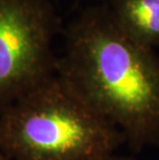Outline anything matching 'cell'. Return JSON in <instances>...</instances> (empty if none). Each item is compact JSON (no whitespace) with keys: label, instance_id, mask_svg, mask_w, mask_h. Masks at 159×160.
Instances as JSON below:
<instances>
[{"label":"cell","instance_id":"cell-1","mask_svg":"<svg viewBox=\"0 0 159 160\" xmlns=\"http://www.w3.org/2000/svg\"><path fill=\"white\" fill-rule=\"evenodd\" d=\"M56 74L122 132L132 150L159 147V58L121 31L107 8L86 9L64 31Z\"/></svg>","mask_w":159,"mask_h":160},{"label":"cell","instance_id":"cell-2","mask_svg":"<svg viewBox=\"0 0 159 160\" xmlns=\"http://www.w3.org/2000/svg\"><path fill=\"white\" fill-rule=\"evenodd\" d=\"M125 138L58 74L0 114V147L12 160H94Z\"/></svg>","mask_w":159,"mask_h":160},{"label":"cell","instance_id":"cell-3","mask_svg":"<svg viewBox=\"0 0 159 160\" xmlns=\"http://www.w3.org/2000/svg\"><path fill=\"white\" fill-rule=\"evenodd\" d=\"M52 0H0V114L56 73Z\"/></svg>","mask_w":159,"mask_h":160},{"label":"cell","instance_id":"cell-4","mask_svg":"<svg viewBox=\"0 0 159 160\" xmlns=\"http://www.w3.org/2000/svg\"><path fill=\"white\" fill-rule=\"evenodd\" d=\"M110 12L131 40L151 50L159 48V0H114Z\"/></svg>","mask_w":159,"mask_h":160},{"label":"cell","instance_id":"cell-5","mask_svg":"<svg viewBox=\"0 0 159 160\" xmlns=\"http://www.w3.org/2000/svg\"><path fill=\"white\" fill-rule=\"evenodd\" d=\"M94 160H138V159L129 157V156H120V155H117L116 153H112V154L101 156V157H98Z\"/></svg>","mask_w":159,"mask_h":160},{"label":"cell","instance_id":"cell-6","mask_svg":"<svg viewBox=\"0 0 159 160\" xmlns=\"http://www.w3.org/2000/svg\"><path fill=\"white\" fill-rule=\"evenodd\" d=\"M0 160H12L4 151H3V149L1 147H0Z\"/></svg>","mask_w":159,"mask_h":160}]
</instances>
